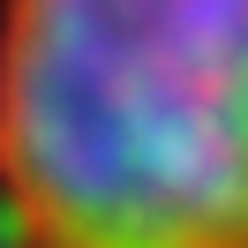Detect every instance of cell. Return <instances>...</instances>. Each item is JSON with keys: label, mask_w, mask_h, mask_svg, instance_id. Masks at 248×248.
Listing matches in <instances>:
<instances>
[{"label": "cell", "mask_w": 248, "mask_h": 248, "mask_svg": "<svg viewBox=\"0 0 248 248\" xmlns=\"http://www.w3.org/2000/svg\"><path fill=\"white\" fill-rule=\"evenodd\" d=\"M0 233L248 248V0H0Z\"/></svg>", "instance_id": "1"}]
</instances>
